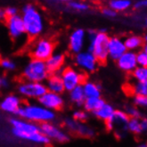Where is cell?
<instances>
[{"label":"cell","mask_w":147,"mask_h":147,"mask_svg":"<svg viewBox=\"0 0 147 147\" xmlns=\"http://www.w3.org/2000/svg\"><path fill=\"white\" fill-rule=\"evenodd\" d=\"M86 38V32L85 30L79 28L74 30L69 37V48L75 55L83 51Z\"/></svg>","instance_id":"7c38bea8"},{"label":"cell","mask_w":147,"mask_h":147,"mask_svg":"<svg viewBox=\"0 0 147 147\" xmlns=\"http://www.w3.org/2000/svg\"><path fill=\"white\" fill-rule=\"evenodd\" d=\"M13 135L19 138V139L28 141L33 144H41V145H48L51 143V140H49L48 138L43 135L41 132L38 133H27V134H22V133H18V132H13L12 131Z\"/></svg>","instance_id":"d6986e66"},{"label":"cell","mask_w":147,"mask_h":147,"mask_svg":"<svg viewBox=\"0 0 147 147\" xmlns=\"http://www.w3.org/2000/svg\"><path fill=\"white\" fill-rule=\"evenodd\" d=\"M105 101L102 97H94V98H86L83 107L84 111L86 112H94L96 111L99 110L102 106L105 105Z\"/></svg>","instance_id":"d4e9b609"},{"label":"cell","mask_w":147,"mask_h":147,"mask_svg":"<svg viewBox=\"0 0 147 147\" xmlns=\"http://www.w3.org/2000/svg\"><path fill=\"white\" fill-rule=\"evenodd\" d=\"M55 43L47 38H40L37 40L31 47L30 55L32 59L46 62L55 53Z\"/></svg>","instance_id":"5b68a950"},{"label":"cell","mask_w":147,"mask_h":147,"mask_svg":"<svg viewBox=\"0 0 147 147\" xmlns=\"http://www.w3.org/2000/svg\"><path fill=\"white\" fill-rule=\"evenodd\" d=\"M102 13L103 16L106 17V18H114V17L117 16V13L112 10L111 8H110L109 6L102 8Z\"/></svg>","instance_id":"8d00e7d4"},{"label":"cell","mask_w":147,"mask_h":147,"mask_svg":"<svg viewBox=\"0 0 147 147\" xmlns=\"http://www.w3.org/2000/svg\"><path fill=\"white\" fill-rule=\"evenodd\" d=\"M136 63L139 67H146L147 68V47L146 45L143 46V49H141L138 53H136Z\"/></svg>","instance_id":"f546056e"},{"label":"cell","mask_w":147,"mask_h":147,"mask_svg":"<svg viewBox=\"0 0 147 147\" xmlns=\"http://www.w3.org/2000/svg\"><path fill=\"white\" fill-rule=\"evenodd\" d=\"M123 41L127 51H132V52H136V50L140 49L144 46V39L137 35L128 36Z\"/></svg>","instance_id":"cb8c5ba5"},{"label":"cell","mask_w":147,"mask_h":147,"mask_svg":"<svg viewBox=\"0 0 147 147\" xmlns=\"http://www.w3.org/2000/svg\"><path fill=\"white\" fill-rule=\"evenodd\" d=\"M82 88L86 98H94V97H101V86L93 81H85L82 85Z\"/></svg>","instance_id":"7402d4cb"},{"label":"cell","mask_w":147,"mask_h":147,"mask_svg":"<svg viewBox=\"0 0 147 147\" xmlns=\"http://www.w3.org/2000/svg\"><path fill=\"white\" fill-rule=\"evenodd\" d=\"M64 124L69 130L75 132L82 136L90 137L94 135V132L91 127L85 125L82 122H78L73 119H66Z\"/></svg>","instance_id":"e0dca14e"},{"label":"cell","mask_w":147,"mask_h":147,"mask_svg":"<svg viewBox=\"0 0 147 147\" xmlns=\"http://www.w3.org/2000/svg\"><path fill=\"white\" fill-rule=\"evenodd\" d=\"M69 97L71 102L75 103L77 106H83L86 101V96L84 94L82 86H79L69 92Z\"/></svg>","instance_id":"484cf974"},{"label":"cell","mask_w":147,"mask_h":147,"mask_svg":"<svg viewBox=\"0 0 147 147\" xmlns=\"http://www.w3.org/2000/svg\"><path fill=\"white\" fill-rule=\"evenodd\" d=\"M140 124H141L142 131L145 132L146 129H147V119H140Z\"/></svg>","instance_id":"60d3db41"},{"label":"cell","mask_w":147,"mask_h":147,"mask_svg":"<svg viewBox=\"0 0 147 147\" xmlns=\"http://www.w3.org/2000/svg\"><path fill=\"white\" fill-rule=\"evenodd\" d=\"M12 131L22 134L27 133H38L40 132L39 125L32 123L20 118H13L10 119Z\"/></svg>","instance_id":"4fadbf2b"},{"label":"cell","mask_w":147,"mask_h":147,"mask_svg":"<svg viewBox=\"0 0 147 147\" xmlns=\"http://www.w3.org/2000/svg\"><path fill=\"white\" fill-rule=\"evenodd\" d=\"M133 105L137 108H145L147 106V96H134Z\"/></svg>","instance_id":"d590c367"},{"label":"cell","mask_w":147,"mask_h":147,"mask_svg":"<svg viewBox=\"0 0 147 147\" xmlns=\"http://www.w3.org/2000/svg\"><path fill=\"white\" fill-rule=\"evenodd\" d=\"M39 128L40 132L51 141L54 140L58 143H66L70 140V136L66 132L51 122L40 124Z\"/></svg>","instance_id":"9c48e42d"},{"label":"cell","mask_w":147,"mask_h":147,"mask_svg":"<svg viewBox=\"0 0 147 147\" xmlns=\"http://www.w3.org/2000/svg\"><path fill=\"white\" fill-rule=\"evenodd\" d=\"M9 86V81L5 77L0 76V89L7 88Z\"/></svg>","instance_id":"ab89813d"},{"label":"cell","mask_w":147,"mask_h":147,"mask_svg":"<svg viewBox=\"0 0 147 147\" xmlns=\"http://www.w3.org/2000/svg\"><path fill=\"white\" fill-rule=\"evenodd\" d=\"M132 90L135 94V96H147V83L136 82L134 84Z\"/></svg>","instance_id":"1f68e13d"},{"label":"cell","mask_w":147,"mask_h":147,"mask_svg":"<svg viewBox=\"0 0 147 147\" xmlns=\"http://www.w3.org/2000/svg\"><path fill=\"white\" fill-rule=\"evenodd\" d=\"M115 111L116 110L112 105H109V103H105V105L102 106L99 110L93 112V114L97 119L102 120V121H105V122H107L112 119Z\"/></svg>","instance_id":"603a6c76"},{"label":"cell","mask_w":147,"mask_h":147,"mask_svg":"<svg viewBox=\"0 0 147 147\" xmlns=\"http://www.w3.org/2000/svg\"><path fill=\"white\" fill-rule=\"evenodd\" d=\"M20 119H25L32 123H48L55 119V112L46 109L39 103H26L22 105L17 112Z\"/></svg>","instance_id":"7a4b0ae2"},{"label":"cell","mask_w":147,"mask_h":147,"mask_svg":"<svg viewBox=\"0 0 147 147\" xmlns=\"http://www.w3.org/2000/svg\"><path fill=\"white\" fill-rule=\"evenodd\" d=\"M140 119H129L127 125V131L131 132L132 134L139 135L143 133L142 128H141V124H140Z\"/></svg>","instance_id":"f1b7e54d"},{"label":"cell","mask_w":147,"mask_h":147,"mask_svg":"<svg viewBox=\"0 0 147 147\" xmlns=\"http://www.w3.org/2000/svg\"><path fill=\"white\" fill-rule=\"evenodd\" d=\"M5 13L6 15V18H8V17H13L14 15L18 14V9L14 6H8L5 9Z\"/></svg>","instance_id":"74e56055"},{"label":"cell","mask_w":147,"mask_h":147,"mask_svg":"<svg viewBox=\"0 0 147 147\" xmlns=\"http://www.w3.org/2000/svg\"><path fill=\"white\" fill-rule=\"evenodd\" d=\"M0 66L5 71H14L16 69V63L11 59L4 58L0 60Z\"/></svg>","instance_id":"e575fe53"},{"label":"cell","mask_w":147,"mask_h":147,"mask_svg":"<svg viewBox=\"0 0 147 147\" xmlns=\"http://www.w3.org/2000/svg\"><path fill=\"white\" fill-rule=\"evenodd\" d=\"M126 51L127 49L125 47L123 39L118 37H111L109 38L107 45L108 58H111L113 61H117Z\"/></svg>","instance_id":"9a60e30c"},{"label":"cell","mask_w":147,"mask_h":147,"mask_svg":"<svg viewBox=\"0 0 147 147\" xmlns=\"http://www.w3.org/2000/svg\"><path fill=\"white\" fill-rule=\"evenodd\" d=\"M118 67L125 72H133L137 67L136 63V53L132 51H126L117 61Z\"/></svg>","instance_id":"2e32d148"},{"label":"cell","mask_w":147,"mask_h":147,"mask_svg":"<svg viewBox=\"0 0 147 147\" xmlns=\"http://www.w3.org/2000/svg\"><path fill=\"white\" fill-rule=\"evenodd\" d=\"M74 60L76 65L80 70L88 73L96 71L99 64L96 58L88 51H82L80 53L75 55Z\"/></svg>","instance_id":"ba28073f"},{"label":"cell","mask_w":147,"mask_h":147,"mask_svg":"<svg viewBox=\"0 0 147 147\" xmlns=\"http://www.w3.org/2000/svg\"><path fill=\"white\" fill-rule=\"evenodd\" d=\"M125 112L128 115V117L131 119H141L142 118L141 111L139 110V108H137L136 106H128L126 109Z\"/></svg>","instance_id":"836d02e7"},{"label":"cell","mask_w":147,"mask_h":147,"mask_svg":"<svg viewBox=\"0 0 147 147\" xmlns=\"http://www.w3.org/2000/svg\"><path fill=\"white\" fill-rule=\"evenodd\" d=\"M137 147H147V145L145 144H139Z\"/></svg>","instance_id":"7bdbcfd3"},{"label":"cell","mask_w":147,"mask_h":147,"mask_svg":"<svg viewBox=\"0 0 147 147\" xmlns=\"http://www.w3.org/2000/svg\"><path fill=\"white\" fill-rule=\"evenodd\" d=\"M133 78L136 82L147 83V68L137 66L132 72Z\"/></svg>","instance_id":"83f0119b"},{"label":"cell","mask_w":147,"mask_h":147,"mask_svg":"<svg viewBox=\"0 0 147 147\" xmlns=\"http://www.w3.org/2000/svg\"><path fill=\"white\" fill-rule=\"evenodd\" d=\"M21 16L26 35L31 38L41 35L45 29V21L42 13L35 5L32 4L25 5L22 9Z\"/></svg>","instance_id":"6da1fadb"},{"label":"cell","mask_w":147,"mask_h":147,"mask_svg":"<svg viewBox=\"0 0 147 147\" xmlns=\"http://www.w3.org/2000/svg\"><path fill=\"white\" fill-rule=\"evenodd\" d=\"M38 101L41 106L53 111L61 110L64 105V99L61 94L48 91H47L40 98H38Z\"/></svg>","instance_id":"8fae6325"},{"label":"cell","mask_w":147,"mask_h":147,"mask_svg":"<svg viewBox=\"0 0 147 147\" xmlns=\"http://www.w3.org/2000/svg\"><path fill=\"white\" fill-rule=\"evenodd\" d=\"M45 85H46L47 90L48 92L62 94L65 91L63 80L61 79V76H60V74H58V73L49 75L48 78L47 79V82Z\"/></svg>","instance_id":"ffe728a7"},{"label":"cell","mask_w":147,"mask_h":147,"mask_svg":"<svg viewBox=\"0 0 147 147\" xmlns=\"http://www.w3.org/2000/svg\"><path fill=\"white\" fill-rule=\"evenodd\" d=\"M133 5L130 0H111L109 2V7L116 13L124 12L131 7Z\"/></svg>","instance_id":"4316f807"},{"label":"cell","mask_w":147,"mask_h":147,"mask_svg":"<svg viewBox=\"0 0 147 147\" xmlns=\"http://www.w3.org/2000/svg\"><path fill=\"white\" fill-rule=\"evenodd\" d=\"M47 88L44 83L23 81L18 86V92L22 97L27 99L40 98L47 92Z\"/></svg>","instance_id":"52a82bcc"},{"label":"cell","mask_w":147,"mask_h":147,"mask_svg":"<svg viewBox=\"0 0 147 147\" xmlns=\"http://www.w3.org/2000/svg\"><path fill=\"white\" fill-rule=\"evenodd\" d=\"M65 63V55L62 53H54L45 62L47 70L50 74H56Z\"/></svg>","instance_id":"ac0fdd59"},{"label":"cell","mask_w":147,"mask_h":147,"mask_svg":"<svg viewBox=\"0 0 147 147\" xmlns=\"http://www.w3.org/2000/svg\"><path fill=\"white\" fill-rule=\"evenodd\" d=\"M22 105V99L16 94H8L0 101V110L8 114L16 115Z\"/></svg>","instance_id":"5bb4252c"},{"label":"cell","mask_w":147,"mask_h":147,"mask_svg":"<svg viewBox=\"0 0 147 147\" xmlns=\"http://www.w3.org/2000/svg\"><path fill=\"white\" fill-rule=\"evenodd\" d=\"M5 19H6V15H5V9H3V8H0V22L4 21Z\"/></svg>","instance_id":"b9f144b4"},{"label":"cell","mask_w":147,"mask_h":147,"mask_svg":"<svg viewBox=\"0 0 147 147\" xmlns=\"http://www.w3.org/2000/svg\"><path fill=\"white\" fill-rule=\"evenodd\" d=\"M6 27L8 34L13 40H19L26 36L24 25L20 14L6 18Z\"/></svg>","instance_id":"30bf717a"},{"label":"cell","mask_w":147,"mask_h":147,"mask_svg":"<svg viewBox=\"0 0 147 147\" xmlns=\"http://www.w3.org/2000/svg\"><path fill=\"white\" fill-rule=\"evenodd\" d=\"M49 73L47 70L46 63L43 61L31 59L25 65L22 71V77L25 81L43 83L47 80Z\"/></svg>","instance_id":"277c9868"},{"label":"cell","mask_w":147,"mask_h":147,"mask_svg":"<svg viewBox=\"0 0 147 147\" xmlns=\"http://www.w3.org/2000/svg\"><path fill=\"white\" fill-rule=\"evenodd\" d=\"M133 6L136 10H142L147 6V1L146 0H138V1L134 3Z\"/></svg>","instance_id":"f35d334b"},{"label":"cell","mask_w":147,"mask_h":147,"mask_svg":"<svg viewBox=\"0 0 147 147\" xmlns=\"http://www.w3.org/2000/svg\"><path fill=\"white\" fill-rule=\"evenodd\" d=\"M61 79L63 83L65 91L70 92L77 86H81L86 81V76L80 71L71 67H67L62 71Z\"/></svg>","instance_id":"8992f818"},{"label":"cell","mask_w":147,"mask_h":147,"mask_svg":"<svg viewBox=\"0 0 147 147\" xmlns=\"http://www.w3.org/2000/svg\"><path fill=\"white\" fill-rule=\"evenodd\" d=\"M72 119L78 122H84L88 119V113L84 110H77L73 112Z\"/></svg>","instance_id":"d6a6232c"},{"label":"cell","mask_w":147,"mask_h":147,"mask_svg":"<svg viewBox=\"0 0 147 147\" xmlns=\"http://www.w3.org/2000/svg\"><path fill=\"white\" fill-rule=\"evenodd\" d=\"M88 33L89 39L88 51L96 58L98 63H105L108 59L107 45L110 37L105 30L99 31L89 30Z\"/></svg>","instance_id":"3957f363"},{"label":"cell","mask_w":147,"mask_h":147,"mask_svg":"<svg viewBox=\"0 0 147 147\" xmlns=\"http://www.w3.org/2000/svg\"><path fill=\"white\" fill-rule=\"evenodd\" d=\"M67 6L77 12H86L89 9L88 4L80 1H69L67 2Z\"/></svg>","instance_id":"4dcf8cb0"},{"label":"cell","mask_w":147,"mask_h":147,"mask_svg":"<svg viewBox=\"0 0 147 147\" xmlns=\"http://www.w3.org/2000/svg\"><path fill=\"white\" fill-rule=\"evenodd\" d=\"M129 119L130 118L128 117V115L126 113L125 111L116 110L113 117H112V119H111L112 125H113V130L118 128L119 131L121 130V132L127 131V125Z\"/></svg>","instance_id":"44dd1931"}]
</instances>
